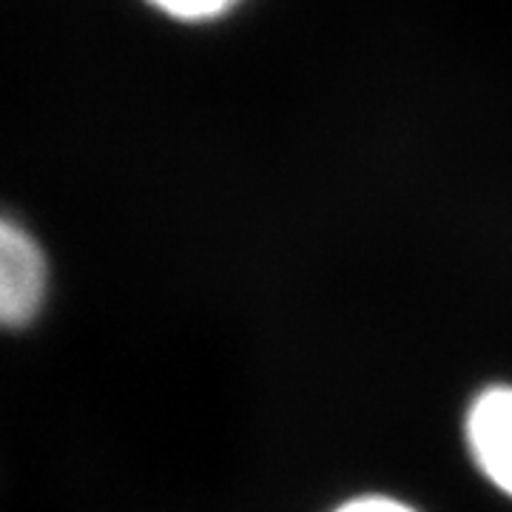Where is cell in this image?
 <instances>
[{"label":"cell","instance_id":"obj_1","mask_svg":"<svg viewBox=\"0 0 512 512\" xmlns=\"http://www.w3.org/2000/svg\"><path fill=\"white\" fill-rule=\"evenodd\" d=\"M49 288L46 256L29 231L0 217V325L23 328L37 316Z\"/></svg>","mask_w":512,"mask_h":512},{"label":"cell","instance_id":"obj_2","mask_svg":"<svg viewBox=\"0 0 512 512\" xmlns=\"http://www.w3.org/2000/svg\"><path fill=\"white\" fill-rule=\"evenodd\" d=\"M464 441L481 476L512 498V384H493L470 402Z\"/></svg>","mask_w":512,"mask_h":512},{"label":"cell","instance_id":"obj_3","mask_svg":"<svg viewBox=\"0 0 512 512\" xmlns=\"http://www.w3.org/2000/svg\"><path fill=\"white\" fill-rule=\"evenodd\" d=\"M160 12L180 20H205L231 9L237 0H148Z\"/></svg>","mask_w":512,"mask_h":512},{"label":"cell","instance_id":"obj_4","mask_svg":"<svg viewBox=\"0 0 512 512\" xmlns=\"http://www.w3.org/2000/svg\"><path fill=\"white\" fill-rule=\"evenodd\" d=\"M333 512H419L413 510L410 504H404L399 498H390V495H359V498H350L345 504H339Z\"/></svg>","mask_w":512,"mask_h":512}]
</instances>
